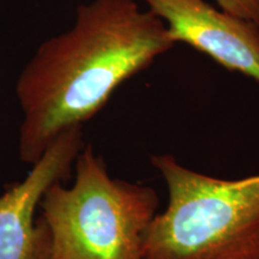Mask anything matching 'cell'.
Listing matches in <instances>:
<instances>
[{
	"mask_svg": "<svg viewBox=\"0 0 259 259\" xmlns=\"http://www.w3.org/2000/svg\"><path fill=\"white\" fill-rule=\"evenodd\" d=\"M76 178L53 184L40 200L51 234L48 259H142L144 238L157 215L153 187L114 179L90 144L74 162Z\"/></svg>",
	"mask_w": 259,
	"mask_h": 259,
	"instance_id": "3",
	"label": "cell"
},
{
	"mask_svg": "<svg viewBox=\"0 0 259 259\" xmlns=\"http://www.w3.org/2000/svg\"><path fill=\"white\" fill-rule=\"evenodd\" d=\"M219 8L259 27V0H216Z\"/></svg>",
	"mask_w": 259,
	"mask_h": 259,
	"instance_id": "6",
	"label": "cell"
},
{
	"mask_svg": "<svg viewBox=\"0 0 259 259\" xmlns=\"http://www.w3.org/2000/svg\"><path fill=\"white\" fill-rule=\"evenodd\" d=\"M151 163L168 204L149 226L142 259H259V174L219 179L171 155H154Z\"/></svg>",
	"mask_w": 259,
	"mask_h": 259,
	"instance_id": "2",
	"label": "cell"
},
{
	"mask_svg": "<svg viewBox=\"0 0 259 259\" xmlns=\"http://www.w3.org/2000/svg\"><path fill=\"white\" fill-rule=\"evenodd\" d=\"M82 126L64 131L22 181L0 194V259H48L51 234L37 216L45 192L70 178L84 147Z\"/></svg>",
	"mask_w": 259,
	"mask_h": 259,
	"instance_id": "4",
	"label": "cell"
},
{
	"mask_svg": "<svg viewBox=\"0 0 259 259\" xmlns=\"http://www.w3.org/2000/svg\"><path fill=\"white\" fill-rule=\"evenodd\" d=\"M176 45L136 0H93L69 30L45 41L16 83L23 113L18 156L34 164L64 131L82 126L120 84Z\"/></svg>",
	"mask_w": 259,
	"mask_h": 259,
	"instance_id": "1",
	"label": "cell"
},
{
	"mask_svg": "<svg viewBox=\"0 0 259 259\" xmlns=\"http://www.w3.org/2000/svg\"><path fill=\"white\" fill-rule=\"evenodd\" d=\"M170 37L259 82V27L205 0H144Z\"/></svg>",
	"mask_w": 259,
	"mask_h": 259,
	"instance_id": "5",
	"label": "cell"
}]
</instances>
